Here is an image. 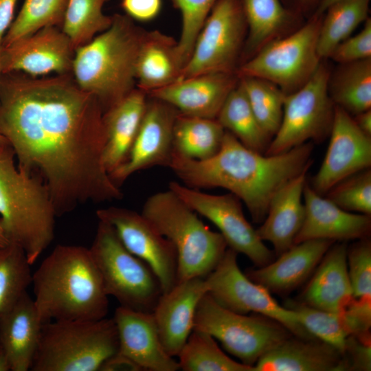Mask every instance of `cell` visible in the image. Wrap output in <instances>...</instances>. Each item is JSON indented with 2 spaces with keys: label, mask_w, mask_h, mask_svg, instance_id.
Returning a JSON list of instances; mask_svg holds the SVG:
<instances>
[{
  "label": "cell",
  "mask_w": 371,
  "mask_h": 371,
  "mask_svg": "<svg viewBox=\"0 0 371 371\" xmlns=\"http://www.w3.org/2000/svg\"><path fill=\"white\" fill-rule=\"evenodd\" d=\"M71 74L0 80V135L18 168L46 186L57 216L123 197L103 163L102 106Z\"/></svg>",
  "instance_id": "6da1fadb"
},
{
  "label": "cell",
  "mask_w": 371,
  "mask_h": 371,
  "mask_svg": "<svg viewBox=\"0 0 371 371\" xmlns=\"http://www.w3.org/2000/svg\"><path fill=\"white\" fill-rule=\"evenodd\" d=\"M313 149L308 142L284 153L266 155L247 148L225 131L220 150L212 157L195 160L173 152L168 168L191 188L229 190L245 204L252 221L262 223L274 194L308 170Z\"/></svg>",
  "instance_id": "7a4b0ae2"
},
{
  "label": "cell",
  "mask_w": 371,
  "mask_h": 371,
  "mask_svg": "<svg viewBox=\"0 0 371 371\" xmlns=\"http://www.w3.org/2000/svg\"><path fill=\"white\" fill-rule=\"evenodd\" d=\"M34 303L42 324L98 320L109 295L89 248L58 245L32 273Z\"/></svg>",
  "instance_id": "3957f363"
},
{
  "label": "cell",
  "mask_w": 371,
  "mask_h": 371,
  "mask_svg": "<svg viewBox=\"0 0 371 371\" xmlns=\"http://www.w3.org/2000/svg\"><path fill=\"white\" fill-rule=\"evenodd\" d=\"M147 31L126 14H115L110 27L75 49L71 74L104 113L133 89L139 52Z\"/></svg>",
  "instance_id": "277c9868"
},
{
  "label": "cell",
  "mask_w": 371,
  "mask_h": 371,
  "mask_svg": "<svg viewBox=\"0 0 371 371\" xmlns=\"http://www.w3.org/2000/svg\"><path fill=\"white\" fill-rule=\"evenodd\" d=\"M57 216L50 194L38 177L21 170L12 147L0 148V223L9 243L33 265L54 238Z\"/></svg>",
  "instance_id": "5b68a950"
},
{
  "label": "cell",
  "mask_w": 371,
  "mask_h": 371,
  "mask_svg": "<svg viewBox=\"0 0 371 371\" xmlns=\"http://www.w3.org/2000/svg\"><path fill=\"white\" fill-rule=\"evenodd\" d=\"M142 214L174 245L177 254V281L206 278L218 264L227 245L172 191L150 196Z\"/></svg>",
  "instance_id": "8992f818"
},
{
  "label": "cell",
  "mask_w": 371,
  "mask_h": 371,
  "mask_svg": "<svg viewBox=\"0 0 371 371\" xmlns=\"http://www.w3.org/2000/svg\"><path fill=\"white\" fill-rule=\"evenodd\" d=\"M113 318L42 324L32 371H98L118 352Z\"/></svg>",
  "instance_id": "52a82bcc"
},
{
  "label": "cell",
  "mask_w": 371,
  "mask_h": 371,
  "mask_svg": "<svg viewBox=\"0 0 371 371\" xmlns=\"http://www.w3.org/2000/svg\"><path fill=\"white\" fill-rule=\"evenodd\" d=\"M89 249L107 295L122 306L153 313L162 294L160 282L151 268L123 245L109 223L99 221Z\"/></svg>",
  "instance_id": "ba28073f"
},
{
  "label": "cell",
  "mask_w": 371,
  "mask_h": 371,
  "mask_svg": "<svg viewBox=\"0 0 371 371\" xmlns=\"http://www.w3.org/2000/svg\"><path fill=\"white\" fill-rule=\"evenodd\" d=\"M193 330L208 333L240 363L253 368L263 355L292 335L265 315L240 314L222 306L207 292L199 302Z\"/></svg>",
  "instance_id": "9c48e42d"
},
{
  "label": "cell",
  "mask_w": 371,
  "mask_h": 371,
  "mask_svg": "<svg viewBox=\"0 0 371 371\" xmlns=\"http://www.w3.org/2000/svg\"><path fill=\"white\" fill-rule=\"evenodd\" d=\"M322 16L314 14L297 30L268 43L237 68V76L269 81L285 94L300 89L321 63L317 45Z\"/></svg>",
  "instance_id": "30bf717a"
},
{
  "label": "cell",
  "mask_w": 371,
  "mask_h": 371,
  "mask_svg": "<svg viewBox=\"0 0 371 371\" xmlns=\"http://www.w3.org/2000/svg\"><path fill=\"white\" fill-rule=\"evenodd\" d=\"M330 75L321 63L304 85L285 94L280 126L265 155L284 153L308 142H322L329 136L335 110L328 93Z\"/></svg>",
  "instance_id": "8fae6325"
},
{
  "label": "cell",
  "mask_w": 371,
  "mask_h": 371,
  "mask_svg": "<svg viewBox=\"0 0 371 371\" xmlns=\"http://www.w3.org/2000/svg\"><path fill=\"white\" fill-rule=\"evenodd\" d=\"M247 32L240 0H218L179 80L204 74L236 73Z\"/></svg>",
  "instance_id": "7c38bea8"
},
{
  "label": "cell",
  "mask_w": 371,
  "mask_h": 371,
  "mask_svg": "<svg viewBox=\"0 0 371 371\" xmlns=\"http://www.w3.org/2000/svg\"><path fill=\"white\" fill-rule=\"evenodd\" d=\"M236 253L227 247L215 269L205 278L207 293L222 306L240 314L249 313L276 320L292 335L314 338L300 324L295 313L279 304L263 286L240 269Z\"/></svg>",
  "instance_id": "4fadbf2b"
},
{
  "label": "cell",
  "mask_w": 371,
  "mask_h": 371,
  "mask_svg": "<svg viewBox=\"0 0 371 371\" xmlns=\"http://www.w3.org/2000/svg\"><path fill=\"white\" fill-rule=\"evenodd\" d=\"M168 189L193 211L210 221L227 247L246 256L256 267H263L275 259L273 251L264 244L247 221L241 201L234 194H207L175 181L170 182Z\"/></svg>",
  "instance_id": "5bb4252c"
},
{
  "label": "cell",
  "mask_w": 371,
  "mask_h": 371,
  "mask_svg": "<svg viewBox=\"0 0 371 371\" xmlns=\"http://www.w3.org/2000/svg\"><path fill=\"white\" fill-rule=\"evenodd\" d=\"M99 221L109 223L123 245L144 261L157 277L162 293L177 282V254L172 243L142 213L110 206L96 211Z\"/></svg>",
  "instance_id": "9a60e30c"
},
{
  "label": "cell",
  "mask_w": 371,
  "mask_h": 371,
  "mask_svg": "<svg viewBox=\"0 0 371 371\" xmlns=\"http://www.w3.org/2000/svg\"><path fill=\"white\" fill-rule=\"evenodd\" d=\"M330 142L322 165L309 184L324 196L346 178L371 166V137L364 134L352 115L335 106Z\"/></svg>",
  "instance_id": "2e32d148"
},
{
  "label": "cell",
  "mask_w": 371,
  "mask_h": 371,
  "mask_svg": "<svg viewBox=\"0 0 371 371\" xmlns=\"http://www.w3.org/2000/svg\"><path fill=\"white\" fill-rule=\"evenodd\" d=\"M75 48L58 26L44 27L2 47V74L23 72L32 77L71 74Z\"/></svg>",
  "instance_id": "e0dca14e"
},
{
  "label": "cell",
  "mask_w": 371,
  "mask_h": 371,
  "mask_svg": "<svg viewBox=\"0 0 371 371\" xmlns=\"http://www.w3.org/2000/svg\"><path fill=\"white\" fill-rule=\"evenodd\" d=\"M178 113L175 108L164 102L148 100L127 159L109 174L116 185L119 186L136 172L155 166H169L174 152L173 129Z\"/></svg>",
  "instance_id": "ac0fdd59"
},
{
  "label": "cell",
  "mask_w": 371,
  "mask_h": 371,
  "mask_svg": "<svg viewBox=\"0 0 371 371\" xmlns=\"http://www.w3.org/2000/svg\"><path fill=\"white\" fill-rule=\"evenodd\" d=\"M238 80L236 73L204 74L178 80L146 94L171 105L181 114L216 119Z\"/></svg>",
  "instance_id": "d6986e66"
},
{
  "label": "cell",
  "mask_w": 371,
  "mask_h": 371,
  "mask_svg": "<svg viewBox=\"0 0 371 371\" xmlns=\"http://www.w3.org/2000/svg\"><path fill=\"white\" fill-rule=\"evenodd\" d=\"M208 291L205 278L177 281L160 296L153 315L162 345L167 353L177 357L194 329L199 302Z\"/></svg>",
  "instance_id": "ffe728a7"
},
{
  "label": "cell",
  "mask_w": 371,
  "mask_h": 371,
  "mask_svg": "<svg viewBox=\"0 0 371 371\" xmlns=\"http://www.w3.org/2000/svg\"><path fill=\"white\" fill-rule=\"evenodd\" d=\"M118 334V352L135 363L142 370L177 371L178 361L169 355L161 341L153 313L122 306L113 317Z\"/></svg>",
  "instance_id": "44dd1931"
},
{
  "label": "cell",
  "mask_w": 371,
  "mask_h": 371,
  "mask_svg": "<svg viewBox=\"0 0 371 371\" xmlns=\"http://www.w3.org/2000/svg\"><path fill=\"white\" fill-rule=\"evenodd\" d=\"M305 216L294 244L313 239L346 242L368 237L370 215L346 211L324 196L316 193L306 182L303 192Z\"/></svg>",
  "instance_id": "7402d4cb"
},
{
  "label": "cell",
  "mask_w": 371,
  "mask_h": 371,
  "mask_svg": "<svg viewBox=\"0 0 371 371\" xmlns=\"http://www.w3.org/2000/svg\"><path fill=\"white\" fill-rule=\"evenodd\" d=\"M334 243L328 239H313L294 244L271 263L248 269L245 273L271 294L288 295L311 277Z\"/></svg>",
  "instance_id": "603a6c76"
},
{
  "label": "cell",
  "mask_w": 371,
  "mask_h": 371,
  "mask_svg": "<svg viewBox=\"0 0 371 371\" xmlns=\"http://www.w3.org/2000/svg\"><path fill=\"white\" fill-rule=\"evenodd\" d=\"M343 353L334 346L314 338L291 335L263 355L254 371H345Z\"/></svg>",
  "instance_id": "cb8c5ba5"
},
{
  "label": "cell",
  "mask_w": 371,
  "mask_h": 371,
  "mask_svg": "<svg viewBox=\"0 0 371 371\" xmlns=\"http://www.w3.org/2000/svg\"><path fill=\"white\" fill-rule=\"evenodd\" d=\"M348 246L334 243L315 268L300 301L331 313L344 311L353 300L348 273Z\"/></svg>",
  "instance_id": "d4e9b609"
},
{
  "label": "cell",
  "mask_w": 371,
  "mask_h": 371,
  "mask_svg": "<svg viewBox=\"0 0 371 371\" xmlns=\"http://www.w3.org/2000/svg\"><path fill=\"white\" fill-rule=\"evenodd\" d=\"M308 171L283 186L271 199L267 216L256 229L262 241L271 243L277 257L294 245L305 216L303 199Z\"/></svg>",
  "instance_id": "484cf974"
},
{
  "label": "cell",
  "mask_w": 371,
  "mask_h": 371,
  "mask_svg": "<svg viewBox=\"0 0 371 371\" xmlns=\"http://www.w3.org/2000/svg\"><path fill=\"white\" fill-rule=\"evenodd\" d=\"M284 306L295 313L300 324L311 335L342 353L349 336L370 337L371 315L355 306L350 305L340 313H331L300 300H287Z\"/></svg>",
  "instance_id": "4316f807"
},
{
  "label": "cell",
  "mask_w": 371,
  "mask_h": 371,
  "mask_svg": "<svg viewBox=\"0 0 371 371\" xmlns=\"http://www.w3.org/2000/svg\"><path fill=\"white\" fill-rule=\"evenodd\" d=\"M148 102L146 92L135 88L103 114L105 144L104 166L111 173L127 159Z\"/></svg>",
  "instance_id": "83f0119b"
},
{
  "label": "cell",
  "mask_w": 371,
  "mask_h": 371,
  "mask_svg": "<svg viewBox=\"0 0 371 371\" xmlns=\"http://www.w3.org/2000/svg\"><path fill=\"white\" fill-rule=\"evenodd\" d=\"M42 324L27 291L0 318V346L9 358L11 371L30 370Z\"/></svg>",
  "instance_id": "f1b7e54d"
},
{
  "label": "cell",
  "mask_w": 371,
  "mask_h": 371,
  "mask_svg": "<svg viewBox=\"0 0 371 371\" xmlns=\"http://www.w3.org/2000/svg\"><path fill=\"white\" fill-rule=\"evenodd\" d=\"M177 45L172 37L158 30L146 32L136 64L139 89L147 93L179 80L182 67Z\"/></svg>",
  "instance_id": "f546056e"
},
{
  "label": "cell",
  "mask_w": 371,
  "mask_h": 371,
  "mask_svg": "<svg viewBox=\"0 0 371 371\" xmlns=\"http://www.w3.org/2000/svg\"><path fill=\"white\" fill-rule=\"evenodd\" d=\"M247 32L244 62L271 41L283 36L294 21L295 12L281 0H240Z\"/></svg>",
  "instance_id": "4dcf8cb0"
},
{
  "label": "cell",
  "mask_w": 371,
  "mask_h": 371,
  "mask_svg": "<svg viewBox=\"0 0 371 371\" xmlns=\"http://www.w3.org/2000/svg\"><path fill=\"white\" fill-rule=\"evenodd\" d=\"M328 93L334 105L352 116L371 109V58L340 64L330 75Z\"/></svg>",
  "instance_id": "1f68e13d"
},
{
  "label": "cell",
  "mask_w": 371,
  "mask_h": 371,
  "mask_svg": "<svg viewBox=\"0 0 371 371\" xmlns=\"http://www.w3.org/2000/svg\"><path fill=\"white\" fill-rule=\"evenodd\" d=\"M225 133L216 119L179 112L173 129L174 152L191 159H209L220 150Z\"/></svg>",
  "instance_id": "d6a6232c"
},
{
  "label": "cell",
  "mask_w": 371,
  "mask_h": 371,
  "mask_svg": "<svg viewBox=\"0 0 371 371\" xmlns=\"http://www.w3.org/2000/svg\"><path fill=\"white\" fill-rule=\"evenodd\" d=\"M216 120L245 146L265 154L272 137L260 124L239 83L227 96Z\"/></svg>",
  "instance_id": "836d02e7"
},
{
  "label": "cell",
  "mask_w": 371,
  "mask_h": 371,
  "mask_svg": "<svg viewBox=\"0 0 371 371\" xmlns=\"http://www.w3.org/2000/svg\"><path fill=\"white\" fill-rule=\"evenodd\" d=\"M370 0H349L330 6L323 14L317 38V52L322 60L350 36L368 18Z\"/></svg>",
  "instance_id": "e575fe53"
},
{
  "label": "cell",
  "mask_w": 371,
  "mask_h": 371,
  "mask_svg": "<svg viewBox=\"0 0 371 371\" xmlns=\"http://www.w3.org/2000/svg\"><path fill=\"white\" fill-rule=\"evenodd\" d=\"M183 371H254V368L228 357L207 333L193 330L179 355Z\"/></svg>",
  "instance_id": "d590c367"
},
{
  "label": "cell",
  "mask_w": 371,
  "mask_h": 371,
  "mask_svg": "<svg viewBox=\"0 0 371 371\" xmlns=\"http://www.w3.org/2000/svg\"><path fill=\"white\" fill-rule=\"evenodd\" d=\"M108 1L68 0L61 30L75 49L110 27L113 16L106 15L103 11Z\"/></svg>",
  "instance_id": "8d00e7d4"
},
{
  "label": "cell",
  "mask_w": 371,
  "mask_h": 371,
  "mask_svg": "<svg viewBox=\"0 0 371 371\" xmlns=\"http://www.w3.org/2000/svg\"><path fill=\"white\" fill-rule=\"evenodd\" d=\"M27 258L19 245L0 248V318L27 291L32 273Z\"/></svg>",
  "instance_id": "74e56055"
},
{
  "label": "cell",
  "mask_w": 371,
  "mask_h": 371,
  "mask_svg": "<svg viewBox=\"0 0 371 371\" xmlns=\"http://www.w3.org/2000/svg\"><path fill=\"white\" fill-rule=\"evenodd\" d=\"M238 78V83L258 121L273 138L281 124L285 93L273 83L263 79Z\"/></svg>",
  "instance_id": "f35d334b"
},
{
  "label": "cell",
  "mask_w": 371,
  "mask_h": 371,
  "mask_svg": "<svg viewBox=\"0 0 371 371\" xmlns=\"http://www.w3.org/2000/svg\"><path fill=\"white\" fill-rule=\"evenodd\" d=\"M68 0H24L3 41L2 47L44 27L62 25Z\"/></svg>",
  "instance_id": "ab89813d"
},
{
  "label": "cell",
  "mask_w": 371,
  "mask_h": 371,
  "mask_svg": "<svg viewBox=\"0 0 371 371\" xmlns=\"http://www.w3.org/2000/svg\"><path fill=\"white\" fill-rule=\"evenodd\" d=\"M171 1L181 14V32L177 50L183 69L191 56L201 30L218 0Z\"/></svg>",
  "instance_id": "60d3db41"
},
{
  "label": "cell",
  "mask_w": 371,
  "mask_h": 371,
  "mask_svg": "<svg viewBox=\"0 0 371 371\" xmlns=\"http://www.w3.org/2000/svg\"><path fill=\"white\" fill-rule=\"evenodd\" d=\"M325 197L348 212L371 215V169H366L341 181Z\"/></svg>",
  "instance_id": "b9f144b4"
},
{
  "label": "cell",
  "mask_w": 371,
  "mask_h": 371,
  "mask_svg": "<svg viewBox=\"0 0 371 371\" xmlns=\"http://www.w3.org/2000/svg\"><path fill=\"white\" fill-rule=\"evenodd\" d=\"M348 273L353 299L371 300V242L357 240L347 251Z\"/></svg>",
  "instance_id": "7bdbcfd3"
},
{
  "label": "cell",
  "mask_w": 371,
  "mask_h": 371,
  "mask_svg": "<svg viewBox=\"0 0 371 371\" xmlns=\"http://www.w3.org/2000/svg\"><path fill=\"white\" fill-rule=\"evenodd\" d=\"M330 58L339 64L371 58V20L368 18L363 29L356 35L349 36L334 49Z\"/></svg>",
  "instance_id": "ee69618b"
},
{
  "label": "cell",
  "mask_w": 371,
  "mask_h": 371,
  "mask_svg": "<svg viewBox=\"0 0 371 371\" xmlns=\"http://www.w3.org/2000/svg\"><path fill=\"white\" fill-rule=\"evenodd\" d=\"M348 370H371V341L355 335L349 336L343 352Z\"/></svg>",
  "instance_id": "f6af8a7d"
},
{
  "label": "cell",
  "mask_w": 371,
  "mask_h": 371,
  "mask_svg": "<svg viewBox=\"0 0 371 371\" xmlns=\"http://www.w3.org/2000/svg\"><path fill=\"white\" fill-rule=\"evenodd\" d=\"M122 7L133 20L147 22L155 19L160 13L161 0H122Z\"/></svg>",
  "instance_id": "bcb514c9"
},
{
  "label": "cell",
  "mask_w": 371,
  "mask_h": 371,
  "mask_svg": "<svg viewBox=\"0 0 371 371\" xmlns=\"http://www.w3.org/2000/svg\"><path fill=\"white\" fill-rule=\"evenodd\" d=\"M100 371H141L140 368L132 360L118 352L106 359Z\"/></svg>",
  "instance_id": "7dc6e473"
},
{
  "label": "cell",
  "mask_w": 371,
  "mask_h": 371,
  "mask_svg": "<svg viewBox=\"0 0 371 371\" xmlns=\"http://www.w3.org/2000/svg\"><path fill=\"white\" fill-rule=\"evenodd\" d=\"M18 0H0V48L12 21Z\"/></svg>",
  "instance_id": "c3c4849f"
},
{
  "label": "cell",
  "mask_w": 371,
  "mask_h": 371,
  "mask_svg": "<svg viewBox=\"0 0 371 371\" xmlns=\"http://www.w3.org/2000/svg\"><path fill=\"white\" fill-rule=\"evenodd\" d=\"M357 127L366 135L371 137V109L352 116Z\"/></svg>",
  "instance_id": "681fc988"
},
{
  "label": "cell",
  "mask_w": 371,
  "mask_h": 371,
  "mask_svg": "<svg viewBox=\"0 0 371 371\" xmlns=\"http://www.w3.org/2000/svg\"><path fill=\"white\" fill-rule=\"evenodd\" d=\"M349 1V0H320L317 5L316 10L314 14H324V13L332 5L339 2Z\"/></svg>",
  "instance_id": "f907efd6"
},
{
  "label": "cell",
  "mask_w": 371,
  "mask_h": 371,
  "mask_svg": "<svg viewBox=\"0 0 371 371\" xmlns=\"http://www.w3.org/2000/svg\"><path fill=\"white\" fill-rule=\"evenodd\" d=\"M296 10H306L313 5H317L320 0H289Z\"/></svg>",
  "instance_id": "816d5d0a"
},
{
  "label": "cell",
  "mask_w": 371,
  "mask_h": 371,
  "mask_svg": "<svg viewBox=\"0 0 371 371\" xmlns=\"http://www.w3.org/2000/svg\"><path fill=\"white\" fill-rule=\"evenodd\" d=\"M0 371H11V365L9 358L4 351V350L0 346Z\"/></svg>",
  "instance_id": "f5cc1de1"
},
{
  "label": "cell",
  "mask_w": 371,
  "mask_h": 371,
  "mask_svg": "<svg viewBox=\"0 0 371 371\" xmlns=\"http://www.w3.org/2000/svg\"><path fill=\"white\" fill-rule=\"evenodd\" d=\"M9 243L0 223V248L8 245Z\"/></svg>",
  "instance_id": "db71d44e"
},
{
  "label": "cell",
  "mask_w": 371,
  "mask_h": 371,
  "mask_svg": "<svg viewBox=\"0 0 371 371\" xmlns=\"http://www.w3.org/2000/svg\"><path fill=\"white\" fill-rule=\"evenodd\" d=\"M8 144H9L6 139L3 136L0 135V148Z\"/></svg>",
  "instance_id": "11a10c76"
},
{
  "label": "cell",
  "mask_w": 371,
  "mask_h": 371,
  "mask_svg": "<svg viewBox=\"0 0 371 371\" xmlns=\"http://www.w3.org/2000/svg\"><path fill=\"white\" fill-rule=\"evenodd\" d=\"M1 48H0V80H1V75L2 74V68H1Z\"/></svg>",
  "instance_id": "9f6ffc18"
}]
</instances>
